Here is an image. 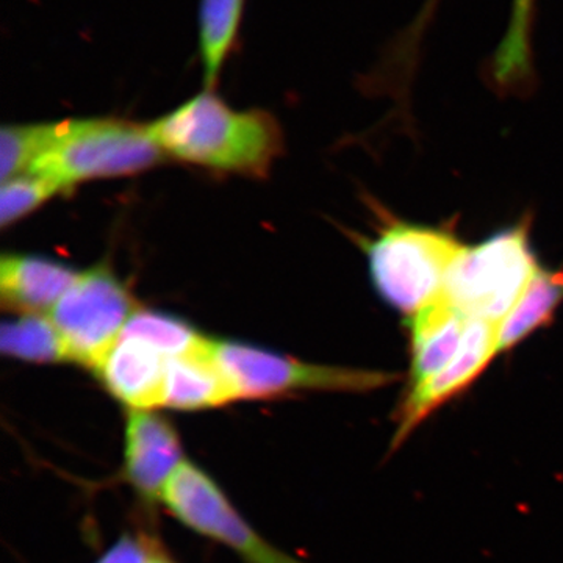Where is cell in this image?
<instances>
[{"label":"cell","instance_id":"16","mask_svg":"<svg viewBox=\"0 0 563 563\" xmlns=\"http://www.w3.org/2000/svg\"><path fill=\"white\" fill-rule=\"evenodd\" d=\"M563 302V272L540 268L512 313L504 320L499 331V351L512 350L532 335L537 329L550 324Z\"/></svg>","mask_w":563,"mask_h":563},{"label":"cell","instance_id":"18","mask_svg":"<svg viewBox=\"0 0 563 563\" xmlns=\"http://www.w3.org/2000/svg\"><path fill=\"white\" fill-rule=\"evenodd\" d=\"M121 336H131V339L151 344L169 361L207 350L213 342V340L201 335L187 322L169 317V314L147 312V310H136L125 324Z\"/></svg>","mask_w":563,"mask_h":563},{"label":"cell","instance_id":"15","mask_svg":"<svg viewBox=\"0 0 563 563\" xmlns=\"http://www.w3.org/2000/svg\"><path fill=\"white\" fill-rule=\"evenodd\" d=\"M246 0H201L198 11L199 57L206 90H213L242 29Z\"/></svg>","mask_w":563,"mask_h":563},{"label":"cell","instance_id":"22","mask_svg":"<svg viewBox=\"0 0 563 563\" xmlns=\"http://www.w3.org/2000/svg\"><path fill=\"white\" fill-rule=\"evenodd\" d=\"M157 548L144 533H125L96 563H144Z\"/></svg>","mask_w":563,"mask_h":563},{"label":"cell","instance_id":"21","mask_svg":"<svg viewBox=\"0 0 563 563\" xmlns=\"http://www.w3.org/2000/svg\"><path fill=\"white\" fill-rule=\"evenodd\" d=\"M439 2L440 0H426L424 5L418 11L412 24L401 33V38L395 41V47L390 52V57L395 58V63L399 68L407 66L409 70L412 69L415 54L418 52V46H420L426 29L432 24L435 10L439 9Z\"/></svg>","mask_w":563,"mask_h":563},{"label":"cell","instance_id":"23","mask_svg":"<svg viewBox=\"0 0 563 563\" xmlns=\"http://www.w3.org/2000/svg\"><path fill=\"white\" fill-rule=\"evenodd\" d=\"M144 563H174V562L172 561V559L168 558V555L163 553L161 548H157V550H155L154 553H152L150 555V558H147V561Z\"/></svg>","mask_w":563,"mask_h":563},{"label":"cell","instance_id":"13","mask_svg":"<svg viewBox=\"0 0 563 563\" xmlns=\"http://www.w3.org/2000/svg\"><path fill=\"white\" fill-rule=\"evenodd\" d=\"M213 343L207 350L169 361L163 406L203 410L239 399L231 379L214 357Z\"/></svg>","mask_w":563,"mask_h":563},{"label":"cell","instance_id":"4","mask_svg":"<svg viewBox=\"0 0 563 563\" xmlns=\"http://www.w3.org/2000/svg\"><path fill=\"white\" fill-rule=\"evenodd\" d=\"M525 218L476 246H466L448 274L443 295L468 318L498 322L512 313L539 265Z\"/></svg>","mask_w":563,"mask_h":563},{"label":"cell","instance_id":"5","mask_svg":"<svg viewBox=\"0 0 563 563\" xmlns=\"http://www.w3.org/2000/svg\"><path fill=\"white\" fill-rule=\"evenodd\" d=\"M213 354L239 399H266L295 391L369 393L398 383L399 374L295 361L233 342H214Z\"/></svg>","mask_w":563,"mask_h":563},{"label":"cell","instance_id":"17","mask_svg":"<svg viewBox=\"0 0 563 563\" xmlns=\"http://www.w3.org/2000/svg\"><path fill=\"white\" fill-rule=\"evenodd\" d=\"M0 350L22 362H70L68 347L49 314H20L16 320L3 322Z\"/></svg>","mask_w":563,"mask_h":563},{"label":"cell","instance_id":"12","mask_svg":"<svg viewBox=\"0 0 563 563\" xmlns=\"http://www.w3.org/2000/svg\"><path fill=\"white\" fill-rule=\"evenodd\" d=\"M468 321L443 292L412 314L407 387L424 383L453 361L461 350Z\"/></svg>","mask_w":563,"mask_h":563},{"label":"cell","instance_id":"20","mask_svg":"<svg viewBox=\"0 0 563 563\" xmlns=\"http://www.w3.org/2000/svg\"><path fill=\"white\" fill-rule=\"evenodd\" d=\"M58 191H62V188L54 181L32 173L2 181L0 224L2 228H9L38 209L44 202L49 201L52 196L57 195Z\"/></svg>","mask_w":563,"mask_h":563},{"label":"cell","instance_id":"3","mask_svg":"<svg viewBox=\"0 0 563 563\" xmlns=\"http://www.w3.org/2000/svg\"><path fill=\"white\" fill-rule=\"evenodd\" d=\"M450 229L395 222L365 243L376 291L399 312L417 313L442 295L448 274L465 250Z\"/></svg>","mask_w":563,"mask_h":563},{"label":"cell","instance_id":"11","mask_svg":"<svg viewBox=\"0 0 563 563\" xmlns=\"http://www.w3.org/2000/svg\"><path fill=\"white\" fill-rule=\"evenodd\" d=\"M79 276L49 258L5 254L0 261V301L18 314L51 313Z\"/></svg>","mask_w":563,"mask_h":563},{"label":"cell","instance_id":"7","mask_svg":"<svg viewBox=\"0 0 563 563\" xmlns=\"http://www.w3.org/2000/svg\"><path fill=\"white\" fill-rule=\"evenodd\" d=\"M162 501L180 523L231 548L244 563H303L258 536L209 474L190 462L181 463Z\"/></svg>","mask_w":563,"mask_h":563},{"label":"cell","instance_id":"6","mask_svg":"<svg viewBox=\"0 0 563 563\" xmlns=\"http://www.w3.org/2000/svg\"><path fill=\"white\" fill-rule=\"evenodd\" d=\"M136 310L124 282L109 266L98 265L80 273L49 318L68 347L70 362L95 372Z\"/></svg>","mask_w":563,"mask_h":563},{"label":"cell","instance_id":"1","mask_svg":"<svg viewBox=\"0 0 563 563\" xmlns=\"http://www.w3.org/2000/svg\"><path fill=\"white\" fill-rule=\"evenodd\" d=\"M150 129L165 155L213 172L263 177L284 150L273 114L233 110L213 90L181 103Z\"/></svg>","mask_w":563,"mask_h":563},{"label":"cell","instance_id":"9","mask_svg":"<svg viewBox=\"0 0 563 563\" xmlns=\"http://www.w3.org/2000/svg\"><path fill=\"white\" fill-rule=\"evenodd\" d=\"M172 422L154 410H128L124 433V479L141 498L155 503L184 463Z\"/></svg>","mask_w":563,"mask_h":563},{"label":"cell","instance_id":"14","mask_svg":"<svg viewBox=\"0 0 563 563\" xmlns=\"http://www.w3.org/2000/svg\"><path fill=\"white\" fill-rule=\"evenodd\" d=\"M539 0H510L506 32L493 54L492 79L501 90H521L533 80V27Z\"/></svg>","mask_w":563,"mask_h":563},{"label":"cell","instance_id":"10","mask_svg":"<svg viewBox=\"0 0 563 563\" xmlns=\"http://www.w3.org/2000/svg\"><path fill=\"white\" fill-rule=\"evenodd\" d=\"M169 358L151 344L121 336L95 373L128 410L163 407Z\"/></svg>","mask_w":563,"mask_h":563},{"label":"cell","instance_id":"19","mask_svg":"<svg viewBox=\"0 0 563 563\" xmlns=\"http://www.w3.org/2000/svg\"><path fill=\"white\" fill-rule=\"evenodd\" d=\"M57 131L58 122L5 125L0 132V177H2V181L31 172L32 166L49 150Z\"/></svg>","mask_w":563,"mask_h":563},{"label":"cell","instance_id":"8","mask_svg":"<svg viewBox=\"0 0 563 563\" xmlns=\"http://www.w3.org/2000/svg\"><path fill=\"white\" fill-rule=\"evenodd\" d=\"M499 331L501 324L498 322L470 318L461 350L453 361L424 383L406 388L396 409L391 453L444 404L453 401L483 376L496 355L501 354Z\"/></svg>","mask_w":563,"mask_h":563},{"label":"cell","instance_id":"2","mask_svg":"<svg viewBox=\"0 0 563 563\" xmlns=\"http://www.w3.org/2000/svg\"><path fill=\"white\" fill-rule=\"evenodd\" d=\"M163 157L150 125L120 118L70 120L58 122L49 150L29 173L65 190L80 181L146 172Z\"/></svg>","mask_w":563,"mask_h":563}]
</instances>
